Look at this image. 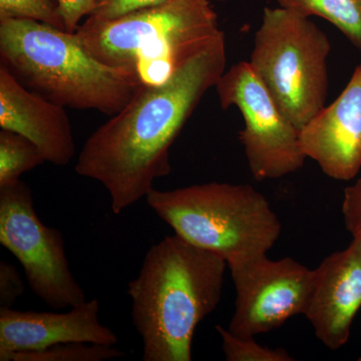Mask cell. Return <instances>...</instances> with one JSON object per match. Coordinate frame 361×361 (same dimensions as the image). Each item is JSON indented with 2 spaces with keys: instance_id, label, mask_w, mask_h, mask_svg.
<instances>
[{
  "instance_id": "6da1fadb",
  "label": "cell",
  "mask_w": 361,
  "mask_h": 361,
  "mask_svg": "<svg viewBox=\"0 0 361 361\" xmlns=\"http://www.w3.org/2000/svg\"><path fill=\"white\" fill-rule=\"evenodd\" d=\"M226 61L222 32L167 82L142 87L85 142L75 173L106 188L116 215L146 198L155 180L170 174V148L225 73Z\"/></svg>"
},
{
  "instance_id": "7a4b0ae2",
  "label": "cell",
  "mask_w": 361,
  "mask_h": 361,
  "mask_svg": "<svg viewBox=\"0 0 361 361\" xmlns=\"http://www.w3.org/2000/svg\"><path fill=\"white\" fill-rule=\"evenodd\" d=\"M227 266L177 234L149 248L128 287L142 360H192L195 331L219 305Z\"/></svg>"
},
{
  "instance_id": "3957f363",
  "label": "cell",
  "mask_w": 361,
  "mask_h": 361,
  "mask_svg": "<svg viewBox=\"0 0 361 361\" xmlns=\"http://www.w3.org/2000/svg\"><path fill=\"white\" fill-rule=\"evenodd\" d=\"M0 63L47 101L110 116L142 87L129 71L94 58L77 32L32 20H0Z\"/></svg>"
},
{
  "instance_id": "277c9868",
  "label": "cell",
  "mask_w": 361,
  "mask_h": 361,
  "mask_svg": "<svg viewBox=\"0 0 361 361\" xmlns=\"http://www.w3.org/2000/svg\"><path fill=\"white\" fill-rule=\"evenodd\" d=\"M222 32L209 0H169L111 20L89 16L77 30L94 58L142 87L167 82Z\"/></svg>"
},
{
  "instance_id": "5b68a950",
  "label": "cell",
  "mask_w": 361,
  "mask_h": 361,
  "mask_svg": "<svg viewBox=\"0 0 361 361\" xmlns=\"http://www.w3.org/2000/svg\"><path fill=\"white\" fill-rule=\"evenodd\" d=\"M147 203L175 234L218 254L228 264L267 254L282 226L269 202L250 185L207 183L159 191Z\"/></svg>"
},
{
  "instance_id": "8992f818",
  "label": "cell",
  "mask_w": 361,
  "mask_h": 361,
  "mask_svg": "<svg viewBox=\"0 0 361 361\" xmlns=\"http://www.w3.org/2000/svg\"><path fill=\"white\" fill-rule=\"evenodd\" d=\"M330 42L307 16L266 7L254 37L251 68L299 130L325 106Z\"/></svg>"
},
{
  "instance_id": "52a82bcc",
  "label": "cell",
  "mask_w": 361,
  "mask_h": 361,
  "mask_svg": "<svg viewBox=\"0 0 361 361\" xmlns=\"http://www.w3.org/2000/svg\"><path fill=\"white\" fill-rule=\"evenodd\" d=\"M0 243L18 259L33 293L54 310L87 301L71 273L63 234L40 221L23 180L0 188Z\"/></svg>"
},
{
  "instance_id": "ba28073f",
  "label": "cell",
  "mask_w": 361,
  "mask_h": 361,
  "mask_svg": "<svg viewBox=\"0 0 361 361\" xmlns=\"http://www.w3.org/2000/svg\"><path fill=\"white\" fill-rule=\"evenodd\" d=\"M221 106H236L244 121L239 133L256 180H275L295 173L306 161L300 130L284 115L249 61L225 71L216 85Z\"/></svg>"
},
{
  "instance_id": "9c48e42d",
  "label": "cell",
  "mask_w": 361,
  "mask_h": 361,
  "mask_svg": "<svg viewBox=\"0 0 361 361\" xmlns=\"http://www.w3.org/2000/svg\"><path fill=\"white\" fill-rule=\"evenodd\" d=\"M236 299L228 330L240 337H255L282 326L305 313L312 270L292 258L270 260L267 254L228 264Z\"/></svg>"
},
{
  "instance_id": "30bf717a",
  "label": "cell",
  "mask_w": 361,
  "mask_h": 361,
  "mask_svg": "<svg viewBox=\"0 0 361 361\" xmlns=\"http://www.w3.org/2000/svg\"><path fill=\"white\" fill-rule=\"evenodd\" d=\"M361 308V242L353 239L312 270V283L304 316L318 341L330 350L348 343Z\"/></svg>"
},
{
  "instance_id": "8fae6325",
  "label": "cell",
  "mask_w": 361,
  "mask_h": 361,
  "mask_svg": "<svg viewBox=\"0 0 361 361\" xmlns=\"http://www.w3.org/2000/svg\"><path fill=\"white\" fill-rule=\"evenodd\" d=\"M306 158L337 180L355 179L361 169V65L345 89L300 130Z\"/></svg>"
},
{
  "instance_id": "7c38bea8",
  "label": "cell",
  "mask_w": 361,
  "mask_h": 361,
  "mask_svg": "<svg viewBox=\"0 0 361 361\" xmlns=\"http://www.w3.org/2000/svg\"><path fill=\"white\" fill-rule=\"evenodd\" d=\"M97 299L71 308L68 312H35L0 310V360L13 353L37 351L66 343L114 346L115 332L99 320Z\"/></svg>"
},
{
  "instance_id": "4fadbf2b",
  "label": "cell",
  "mask_w": 361,
  "mask_h": 361,
  "mask_svg": "<svg viewBox=\"0 0 361 361\" xmlns=\"http://www.w3.org/2000/svg\"><path fill=\"white\" fill-rule=\"evenodd\" d=\"M0 128L27 137L54 165H68L75 157L73 130L65 108L26 89L1 63Z\"/></svg>"
},
{
  "instance_id": "5bb4252c",
  "label": "cell",
  "mask_w": 361,
  "mask_h": 361,
  "mask_svg": "<svg viewBox=\"0 0 361 361\" xmlns=\"http://www.w3.org/2000/svg\"><path fill=\"white\" fill-rule=\"evenodd\" d=\"M278 6L304 16L329 21L361 51V0H275Z\"/></svg>"
},
{
  "instance_id": "9a60e30c",
  "label": "cell",
  "mask_w": 361,
  "mask_h": 361,
  "mask_svg": "<svg viewBox=\"0 0 361 361\" xmlns=\"http://www.w3.org/2000/svg\"><path fill=\"white\" fill-rule=\"evenodd\" d=\"M35 142L18 133L0 130V188L20 182V176L45 163Z\"/></svg>"
},
{
  "instance_id": "2e32d148",
  "label": "cell",
  "mask_w": 361,
  "mask_h": 361,
  "mask_svg": "<svg viewBox=\"0 0 361 361\" xmlns=\"http://www.w3.org/2000/svg\"><path fill=\"white\" fill-rule=\"evenodd\" d=\"M126 356L125 351L110 345L87 343L58 344L37 351L13 353L8 361H104Z\"/></svg>"
},
{
  "instance_id": "e0dca14e",
  "label": "cell",
  "mask_w": 361,
  "mask_h": 361,
  "mask_svg": "<svg viewBox=\"0 0 361 361\" xmlns=\"http://www.w3.org/2000/svg\"><path fill=\"white\" fill-rule=\"evenodd\" d=\"M216 331L222 341L223 353L228 361H293L294 357L282 348L260 345L255 337L235 336L228 329L217 325Z\"/></svg>"
},
{
  "instance_id": "ac0fdd59",
  "label": "cell",
  "mask_w": 361,
  "mask_h": 361,
  "mask_svg": "<svg viewBox=\"0 0 361 361\" xmlns=\"http://www.w3.org/2000/svg\"><path fill=\"white\" fill-rule=\"evenodd\" d=\"M32 20L66 30L58 0H0V20Z\"/></svg>"
},
{
  "instance_id": "d6986e66",
  "label": "cell",
  "mask_w": 361,
  "mask_h": 361,
  "mask_svg": "<svg viewBox=\"0 0 361 361\" xmlns=\"http://www.w3.org/2000/svg\"><path fill=\"white\" fill-rule=\"evenodd\" d=\"M169 0H96L94 11L90 16L99 20H111L140 9L160 6Z\"/></svg>"
},
{
  "instance_id": "ffe728a7",
  "label": "cell",
  "mask_w": 361,
  "mask_h": 361,
  "mask_svg": "<svg viewBox=\"0 0 361 361\" xmlns=\"http://www.w3.org/2000/svg\"><path fill=\"white\" fill-rule=\"evenodd\" d=\"M341 213L346 230L361 242V178L344 190Z\"/></svg>"
},
{
  "instance_id": "44dd1931",
  "label": "cell",
  "mask_w": 361,
  "mask_h": 361,
  "mask_svg": "<svg viewBox=\"0 0 361 361\" xmlns=\"http://www.w3.org/2000/svg\"><path fill=\"white\" fill-rule=\"evenodd\" d=\"M25 286L18 269L6 260L0 261V310L13 308Z\"/></svg>"
},
{
  "instance_id": "7402d4cb",
  "label": "cell",
  "mask_w": 361,
  "mask_h": 361,
  "mask_svg": "<svg viewBox=\"0 0 361 361\" xmlns=\"http://www.w3.org/2000/svg\"><path fill=\"white\" fill-rule=\"evenodd\" d=\"M59 13L65 21L66 32H77L80 21L90 16L94 8L96 0H58Z\"/></svg>"
}]
</instances>
